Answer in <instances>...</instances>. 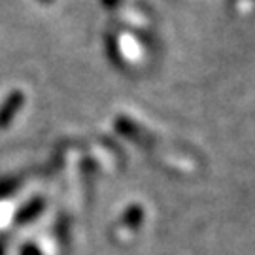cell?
<instances>
[{"instance_id":"6da1fadb","label":"cell","mask_w":255,"mask_h":255,"mask_svg":"<svg viewBox=\"0 0 255 255\" xmlns=\"http://www.w3.org/2000/svg\"><path fill=\"white\" fill-rule=\"evenodd\" d=\"M19 104V97H9V101L4 104V108L0 110V127H4L9 121V118L13 116V112Z\"/></svg>"}]
</instances>
